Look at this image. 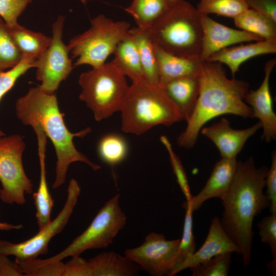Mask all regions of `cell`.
<instances>
[{"label": "cell", "mask_w": 276, "mask_h": 276, "mask_svg": "<svg viewBox=\"0 0 276 276\" xmlns=\"http://www.w3.org/2000/svg\"><path fill=\"white\" fill-rule=\"evenodd\" d=\"M225 252L240 254V250L224 230L220 219L215 217L212 220L208 235L202 246L188 259L177 265L170 276Z\"/></svg>", "instance_id": "2e32d148"}, {"label": "cell", "mask_w": 276, "mask_h": 276, "mask_svg": "<svg viewBox=\"0 0 276 276\" xmlns=\"http://www.w3.org/2000/svg\"><path fill=\"white\" fill-rule=\"evenodd\" d=\"M276 63L275 58L268 61L264 67V77L256 90H248L244 101L251 108L253 118L259 119L263 132L261 138L270 143L276 139V114L273 111L269 80Z\"/></svg>", "instance_id": "5bb4252c"}, {"label": "cell", "mask_w": 276, "mask_h": 276, "mask_svg": "<svg viewBox=\"0 0 276 276\" xmlns=\"http://www.w3.org/2000/svg\"><path fill=\"white\" fill-rule=\"evenodd\" d=\"M64 276H91L88 261L80 256L72 257L64 263Z\"/></svg>", "instance_id": "74e56055"}, {"label": "cell", "mask_w": 276, "mask_h": 276, "mask_svg": "<svg viewBox=\"0 0 276 276\" xmlns=\"http://www.w3.org/2000/svg\"><path fill=\"white\" fill-rule=\"evenodd\" d=\"M38 143V155L40 164V179L37 191L34 193L33 197L36 209V216L39 229L48 225L52 221L51 215L54 205V199L49 191L46 180L45 165V152L47 144V136L39 127L34 129Z\"/></svg>", "instance_id": "ffe728a7"}, {"label": "cell", "mask_w": 276, "mask_h": 276, "mask_svg": "<svg viewBox=\"0 0 276 276\" xmlns=\"http://www.w3.org/2000/svg\"><path fill=\"white\" fill-rule=\"evenodd\" d=\"M183 207L186 209V214L182 238L180 239L179 255L177 265L188 259L195 251V242L193 232V211L190 204L187 202H184Z\"/></svg>", "instance_id": "836d02e7"}, {"label": "cell", "mask_w": 276, "mask_h": 276, "mask_svg": "<svg viewBox=\"0 0 276 276\" xmlns=\"http://www.w3.org/2000/svg\"><path fill=\"white\" fill-rule=\"evenodd\" d=\"M169 4L171 5H173L176 2H177L179 0H166Z\"/></svg>", "instance_id": "7bdbcfd3"}, {"label": "cell", "mask_w": 276, "mask_h": 276, "mask_svg": "<svg viewBox=\"0 0 276 276\" xmlns=\"http://www.w3.org/2000/svg\"><path fill=\"white\" fill-rule=\"evenodd\" d=\"M160 141L168 152L173 173L176 177L177 182L186 198V201H190L193 196L191 193L188 177L181 160L174 152L172 145L167 136L162 135L160 137Z\"/></svg>", "instance_id": "e575fe53"}, {"label": "cell", "mask_w": 276, "mask_h": 276, "mask_svg": "<svg viewBox=\"0 0 276 276\" xmlns=\"http://www.w3.org/2000/svg\"><path fill=\"white\" fill-rule=\"evenodd\" d=\"M232 252L217 255L190 268L193 276H227L232 263Z\"/></svg>", "instance_id": "4dcf8cb0"}, {"label": "cell", "mask_w": 276, "mask_h": 276, "mask_svg": "<svg viewBox=\"0 0 276 276\" xmlns=\"http://www.w3.org/2000/svg\"><path fill=\"white\" fill-rule=\"evenodd\" d=\"M148 30L153 42L163 51L176 56L199 58L202 29L200 14L185 0L171 5Z\"/></svg>", "instance_id": "5b68a950"}, {"label": "cell", "mask_w": 276, "mask_h": 276, "mask_svg": "<svg viewBox=\"0 0 276 276\" xmlns=\"http://www.w3.org/2000/svg\"><path fill=\"white\" fill-rule=\"evenodd\" d=\"M26 148L17 134L0 136V199L8 204L23 205L25 194L33 192V183L26 175L22 160Z\"/></svg>", "instance_id": "9c48e42d"}, {"label": "cell", "mask_w": 276, "mask_h": 276, "mask_svg": "<svg viewBox=\"0 0 276 276\" xmlns=\"http://www.w3.org/2000/svg\"><path fill=\"white\" fill-rule=\"evenodd\" d=\"M234 20L241 30L256 35L264 40L276 41V22L259 12L248 8Z\"/></svg>", "instance_id": "4316f807"}, {"label": "cell", "mask_w": 276, "mask_h": 276, "mask_svg": "<svg viewBox=\"0 0 276 276\" xmlns=\"http://www.w3.org/2000/svg\"><path fill=\"white\" fill-rule=\"evenodd\" d=\"M12 38L22 55L36 59L48 48L52 37L32 31L19 24L8 27Z\"/></svg>", "instance_id": "d4e9b609"}, {"label": "cell", "mask_w": 276, "mask_h": 276, "mask_svg": "<svg viewBox=\"0 0 276 276\" xmlns=\"http://www.w3.org/2000/svg\"><path fill=\"white\" fill-rule=\"evenodd\" d=\"M202 40L199 59L206 61L212 54L232 45L264 40L260 37L241 30L219 23L209 15L200 14Z\"/></svg>", "instance_id": "4fadbf2b"}, {"label": "cell", "mask_w": 276, "mask_h": 276, "mask_svg": "<svg viewBox=\"0 0 276 276\" xmlns=\"http://www.w3.org/2000/svg\"><path fill=\"white\" fill-rule=\"evenodd\" d=\"M111 62L132 81L144 79L143 72L136 44L128 34L118 44Z\"/></svg>", "instance_id": "cb8c5ba5"}, {"label": "cell", "mask_w": 276, "mask_h": 276, "mask_svg": "<svg viewBox=\"0 0 276 276\" xmlns=\"http://www.w3.org/2000/svg\"><path fill=\"white\" fill-rule=\"evenodd\" d=\"M200 14L234 18L248 8L245 0H198L196 7Z\"/></svg>", "instance_id": "f1b7e54d"}, {"label": "cell", "mask_w": 276, "mask_h": 276, "mask_svg": "<svg viewBox=\"0 0 276 276\" xmlns=\"http://www.w3.org/2000/svg\"><path fill=\"white\" fill-rule=\"evenodd\" d=\"M187 121L195 108L199 92V77H186L171 80L161 86Z\"/></svg>", "instance_id": "44dd1931"}, {"label": "cell", "mask_w": 276, "mask_h": 276, "mask_svg": "<svg viewBox=\"0 0 276 276\" xmlns=\"http://www.w3.org/2000/svg\"><path fill=\"white\" fill-rule=\"evenodd\" d=\"M22 55L14 43L8 27L0 16V71L11 68L21 60Z\"/></svg>", "instance_id": "f546056e"}, {"label": "cell", "mask_w": 276, "mask_h": 276, "mask_svg": "<svg viewBox=\"0 0 276 276\" xmlns=\"http://www.w3.org/2000/svg\"><path fill=\"white\" fill-rule=\"evenodd\" d=\"M154 44L159 67V85L179 78L199 76L202 63L199 58L172 55Z\"/></svg>", "instance_id": "d6986e66"}, {"label": "cell", "mask_w": 276, "mask_h": 276, "mask_svg": "<svg viewBox=\"0 0 276 276\" xmlns=\"http://www.w3.org/2000/svg\"><path fill=\"white\" fill-rule=\"evenodd\" d=\"M128 150L126 140L116 133L104 135L98 145V153L100 158L111 166L123 162L127 156Z\"/></svg>", "instance_id": "83f0119b"}, {"label": "cell", "mask_w": 276, "mask_h": 276, "mask_svg": "<svg viewBox=\"0 0 276 276\" xmlns=\"http://www.w3.org/2000/svg\"><path fill=\"white\" fill-rule=\"evenodd\" d=\"M64 263L61 261L41 265L28 271L27 276H64Z\"/></svg>", "instance_id": "f35d334b"}, {"label": "cell", "mask_w": 276, "mask_h": 276, "mask_svg": "<svg viewBox=\"0 0 276 276\" xmlns=\"http://www.w3.org/2000/svg\"><path fill=\"white\" fill-rule=\"evenodd\" d=\"M132 82L120 110L124 132L139 135L156 126H169L184 120L162 86L144 79Z\"/></svg>", "instance_id": "277c9868"}, {"label": "cell", "mask_w": 276, "mask_h": 276, "mask_svg": "<svg viewBox=\"0 0 276 276\" xmlns=\"http://www.w3.org/2000/svg\"><path fill=\"white\" fill-rule=\"evenodd\" d=\"M199 79V92L194 111L187 121L183 131L178 136V146L193 148L200 130L211 120L231 114L252 118L251 108L244 101L249 83L244 80L228 79L221 63L202 61Z\"/></svg>", "instance_id": "7a4b0ae2"}, {"label": "cell", "mask_w": 276, "mask_h": 276, "mask_svg": "<svg viewBox=\"0 0 276 276\" xmlns=\"http://www.w3.org/2000/svg\"><path fill=\"white\" fill-rule=\"evenodd\" d=\"M271 164L268 169L266 178V195L270 201L271 214L276 213V151L273 150L271 154Z\"/></svg>", "instance_id": "8d00e7d4"}, {"label": "cell", "mask_w": 276, "mask_h": 276, "mask_svg": "<svg viewBox=\"0 0 276 276\" xmlns=\"http://www.w3.org/2000/svg\"><path fill=\"white\" fill-rule=\"evenodd\" d=\"M81 192L76 180L69 182L65 203L56 217L30 239L19 243L0 240V255L14 256L18 263L38 258L48 252L51 239L59 234L66 226L76 205Z\"/></svg>", "instance_id": "30bf717a"}, {"label": "cell", "mask_w": 276, "mask_h": 276, "mask_svg": "<svg viewBox=\"0 0 276 276\" xmlns=\"http://www.w3.org/2000/svg\"><path fill=\"white\" fill-rule=\"evenodd\" d=\"M119 198L120 195L117 194L108 200L87 228L60 252L47 259L36 258L21 263L24 273L41 265L80 256L87 250L108 247L127 222L126 216L120 206Z\"/></svg>", "instance_id": "8992f818"}, {"label": "cell", "mask_w": 276, "mask_h": 276, "mask_svg": "<svg viewBox=\"0 0 276 276\" xmlns=\"http://www.w3.org/2000/svg\"><path fill=\"white\" fill-rule=\"evenodd\" d=\"M261 128L259 121L247 128L235 129L227 119L222 118L210 126L202 127L200 132L214 143L221 158L236 159L247 140Z\"/></svg>", "instance_id": "9a60e30c"}, {"label": "cell", "mask_w": 276, "mask_h": 276, "mask_svg": "<svg viewBox=\"0 0 276 276\" xmlns=\"http://www.w3.org/2000/svg\"><path fill=\"white\" fill-rule=\"evenodd\" d=\"M35 59L22 55L21 61L7 71H0V101L14 85L17 79L29 69L35 67ZM6 134L0 129V136Z\"/></svg>", "instance_id": "1f68e13d"}, {"label": "cell", "mask_w": 276, "mask_h": 276, "mask_svg": "<svg viewBox=\"0 0 276 276\" xmlns=\"http://www.w3.org/2000/svg\"><path fill=\"white\" fill-rule=\"evenodd\" d=\"M23 228L24 226L21 224H13L0 221V231H9L12 230H19Z\"/></svg>", "instance_id": "b9f144b4"}, {"label": "cell", "mask_w": 276, "mask_h": 276, "mask_svg": "<svg viewBox=\"0 0 276 276\" xmlns=\"http://www.w3.org/2000/svg\"><path fill=\"white\" fill-rule=\"evenodd\" d=\"M15 109L16 116L23 124L40 127L53 144L57 156L53 189L64 183L68 167L73 163H84L94 171L101 168L78 151L73 143L74 137L83 138L91 129L87 127L76 133L70 131L64 121V113L59 110L55 93H48L39 85L31 87L17 100Z\"/></svg>", "instance_id": "3957f363"}, {"label": "cell", "mask_w": 276, "mask_h": 276, "mask_svg": "<svg viewBox=\"0 0 276 276\" xmlns=\"http://www.w3.org/2000/svg\"><path fill=\"white\" fill-rule=\"evenodd\" d=\"M64 19L59 15L53 24L51 43L35 61L36 78L41 82L39 86L50 94L55 93L74 68L68 47L62 40Z\"/></svg>", "instance_id": "8fae6325"}, {"label": "cell", "mask_w": 276, "mask_h": 276, "mask_svg": "<svg viewBox=\"0 0 276 276\" xmlns=\"http://www.w3.org/2000/svg\"><path fill=\"white\" fill-rule=\"evenodd\" d=\"M180 239L167 240L151 232L139 246L125 250L124 255L152 276H170L178 263Z\"/></svg>", "instance_id": "7c38bea8"}, {"label": "cell", "mask_w": 276, "mask_h": 276, "mask_svg": "<svg viewBox=\"0 0 276 276\" xmlns=\"http://www.w3.org/2000/svg\"><path fill=\"white\" fill-rule=\"evenodd\" d=\"M129 34L134 40L139 53L144 79L153 85H159V67L154 44L147 30L130 28Z\"/></svg>", "instance_id": "603a6c76"}, {"label": "cell", "mask_w": 276, "mask_h": 276, "mask_svg": "<svg viewBox=\"0 0 276 276\" xmlns=\"http://www.w3.org/2000/svg\"><path fill=\"white\" fill-rule=\"evenodd\" d=\"M261 242L267 244L272 257L267 269L275 274L276 271V213L264 217L258 224Z\"/></svg>", "instance_id": "d6a6232c"}, {"label": "cell", "mask_w": 276, "mask_h": 276, "mask_svg": "<svg viewBox=\"0 0 276 276\" xmlns=\"http://www.w3.org/2000/svg\"><path fill=\"white\" fill-rule=\"evenodd\" d=\"M90 24L88 30L72 38L67 45L73 58H77L74 67L83 64L95 67L105 63L130 29L128 22L114 21L103 14L91 19Z\"/></svg>", "instance_id": "ba28073f"}, {"label": "cell", "mask_w": 276, "mask_h": 276, "mask_svg": "<svg viewBox=\"0 0 276 276\" xmlns=\"http://www.w3.org/2000/svg\"><path fill=\"white\" fill-rule=\"evenodd\" d=\"M268 170L265 166L257 168L252 156L244 162L238 161L231 184L220 199L224 209L221 224L239 248L245 267L250 261L254 218L270 206L263 192Z\"/></svg>", "instance_id": "6da1fadb"}, {"label": "cell", "mask_w": 276, "mask_h": 276, "mask_svg": "<svg viewBox=\"0 0 276 276\" xmlns=\"http://www.w3.org/2000/svg\"><path fill=\"white\" fill-rule=\"evenodd\" d=\"M171 5L166 0H133L125 10L132 16L137 27L148 30Z\"/></svg>", "instance_id": "484cf974"}, {"label": "cell", "mask_w": 276, "mask_h": 276, "mask_svg": "<svg viewBox=\"0 0 276 276\" xmlns=\"http://www.w3.org/2000/svg\"><path fill=\"white\" fill-rule=\"evenodd\" d=\"M91 276H133L140 267L125 255L113 251L103 252L88 261Z\"/></svg>", "instance_id": "7402d4cb"}, {"label": "cell", "mask_w": 276, "mask_h": 276, "mask_svg": "<svg viewBox=\"0 0 276 276\" xmlns=\"http://www.w3.org/2000/svg\"><path fill=\"white\" fill-rule=\"evenodd\" d=\"M248 8L276 22V0H245Z\"/></svg>", "instance_id": "ab89813d"}, {"label": "cell", "mask_w": 276, "mask_h": 276, "mask_svg": "<svg viewBox=\"0 0 276 276\" xmlns=\"http://www.w3.org/2000/svg\"><path fill=\"white\" fill-rule=\"evenodd\" d=\"M236 159L221 158L215 165L203 189L189 203L193 212L212 198L221 199L229 187L236 170Z\"/></svg>", "instance_id": "e0dca14e"}, {"label": "cell", "mask_w": 276, "mask_h": 276, "mask_svg": "<svg viewBox=\"0 0 276 276\" xmlns=\"http://www.w3.org/2000/svg\"><path fill=\"white\" fill-rule=\"evenodd\" d=\"M275 53V40H260L225 48L212 54L206 61L226 64L234 77L240 65L246 60L257 56Z\"/></svg>", "instance_id": "ac0fdd59"}, {"label": "cell", "mask_w": 276, "mask_h": 276, "mask_svg": "<svg viewBox=\"0 0 276 276\" xmlns=\"http://www.w3.org/2000/svg\"><path fill=\"white\" fill-rule=\"evenodd\" d=\"M8 257L0 255V276H24L19 264Z\"/></svg>", "instance_id": "60d3db41"}, {"label": "cell", "mask_w": 276, "mask_h": 276, "mask_svg": "<svg viewBox=\"0 0 276 276\" xmlns=\"http://www.w3.org/2000/svg\"><path fill=\"white\" fill-rule=\"evenodd\" d=\"M79 99L99 122L120 111L129 88L125 76L111 62L93 67L79 78Z\"/></svg>", "instance_id": "52a82bcc"}, {"label": "cell", "mask_w": 276, "mask_h": 276, "mask_svg": "<svg viewBox=\"0 0 276 276\" xmlns=\"http://www.w3.org/2000/svg\"><path fill=\"white\" fill-rule=\"evenodd\" d=\"M33 0H0V16L8 27L17 24L18 17Z\"/></svg>", "instance_id": "d590c367"}]
</instances>
